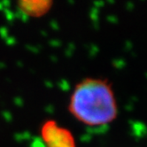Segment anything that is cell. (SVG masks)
<instances>
[{
    "label": "cell",
    "mask_w": 147,
    "mask_h": 147,
    "mask_svg": "<svg viewBox=\"0 0 147 147\" xmlns=\"http://www.w3.org/2000/svg\"><path fill=\"white\" fill-rule=\"evenodd\" d=\"M72 116L90 127L112 123L118 116V105L107 79L86 77L77 82L69 98Z\"/></svg>",
    "instance_id": "obj_1"
},
{
    "label": "cell",
    "mask_w": 147,
    "mask_h": 147,
    "mask_svg": "<svg viewBox=\"0 0 147 147\" xmlns=\"http://www.w3.org/2000/svg\"><path fill=\"white\" fill-rule=\"evenodd\" d=\"M39 131L45 147H77L72 132L53 119L45 120Z\"/></svg>",
    "instance_id": "obj_2"
},
{
    "label": "cell",
    "mask_w": 147,
    "mask_h": 147,
    "mask_svg": "<svg viewBox=\"0 0 147 147\" xmlns=\"http://www.w3.org/2000/svg\"><path fill=\"white\" fill-rule=\"evenodd\" d=\"M53 1L50 0H22L17 2L18 10L30 18H41L52 8Z\"/></svg>",
    "instance_id": "obj_3"
}]
</instances>
